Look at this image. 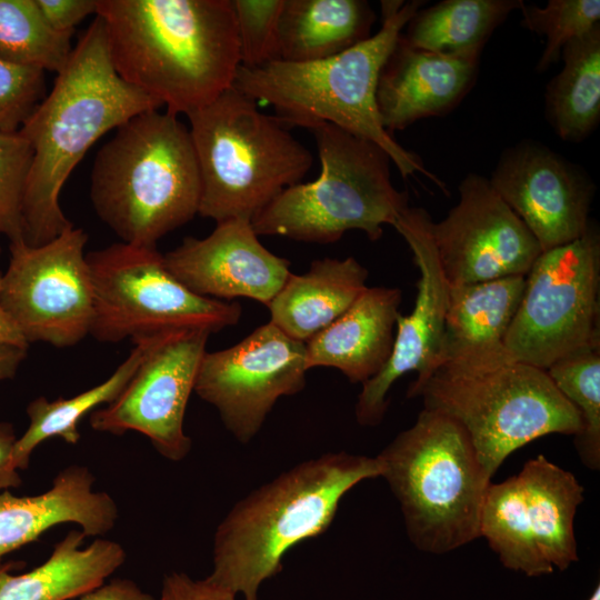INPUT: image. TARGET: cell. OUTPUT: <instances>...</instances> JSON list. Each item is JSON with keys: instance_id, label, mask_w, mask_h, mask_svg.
<instances>
[{"instance_id": "obj_18", "label": "cell", "mask_w": 600, "mask_h": 600, "mask_svg": "<svg viewBox=\"0 0 600 600\" xmlns=\"http://www.w3.org/2000/svg\"><path fill=\"white\" fill-rule=\"evenodd\" d=\"M488 180L542 251L580 238L590 224L592 180L537 141L523 140L506 149Z\"/></svg>"}, {"instance_id": "obj_4", "label": "cell", "mask_w": 600, "mask_h": 600, "mask_svg": "<svg viewBox=\"0 0 600 600\" xmlns=\"http://www.w3.org/2000/svg\"><path fill=\"white\" fill-rule=\"evenodd\" d=\"M381 476L378 459L332 452L307 460L240 500L218 526L206 579L243 600L282 569L296 544L324 532L344 494Z\"/></svg>"}, {"instance_id": "obj_15", "label": "cell", "mask_w": 600, "mask_h": 600, "mask_svg": "<svg viewBox=\"0 0 600 600\" xmlns=\"http://www.w3.org/2000/svg\"><path fill=\"white\" fill-rule=\"evenodd\" d=\"M308 370L306 342L268 322L230 348L206 351L194 392L217 409L237 440L248 443L279 398L303 389Z\"/></svg>"}, {"instance_id": "obj_27", "label": "cell", "mask_w": 600, "mask_h": 600, "mask_svg": "<svg viewBox=\"0 0 600 600\" xmlns=\"http://www.w3.org/2000/svg\"><path fill=\"white\" fill-rule=\"evenodd\" d=\"M563 67L546 91V114L556 133L580 142L600 120V24L567 43Z\"/></svg>"}, {"instance_id": "obj_43", "label": "cell", "mask_w": 600, "mask_h": 600, "mask_svg": "<svg viewBox=\"0 0 600 600\" xmlns=\"http://www.w3.org/2000/svg\"><path fill=\"white\" fill-rule=\"evenodd\" d=\"M0 253H1V248H0Z\"/></svg>"}, {"instance_id": "obj_31", "label": "cell", "mask_w": 600, "mask_h": 600, "mask_svg": "<svg viewBox=\"0 0 600 600\" xmlns=\"http://www.w3.org/2000/svg\"><path fill=\"white\" fill-rule=\"evenodd\" d=\"M559 392L574 407L581 430L574 447L582 463L600 469V340L583 346L546 369Z\"/></svg>"}, {"instance_id": "obj_7", "label": "cell", "mask_w": 600, "mask_h": 600, "mask_svg": "<svg viewBox=\"0 0 600 600\" xmlns=\"http://www.w3.org/2000/svg\"><path fill=\"white\" fill-rule=\"evenodd\" d=\"M376 458L418 550L443 554L480 537L491 477L453 419L423 408Z\"/></svg>"}, {"instance_id": "obj_3", "label": "cell", "mask_w": 600, "mask_h": 600, "mask_svg": "<svg viewBox=\"0 0 600 600\" xmlns=\"http://www.w3.org/2000/svg\"><path fill=\"white\" fill-rule=\"evenodd\" d=\"M422 3L381 1V27L368 39L321 60L240 66L233 87L256 102L271 106L282 123L310 131L331 123L372 141L388 153L403 178L422 173L444 190L420 158L383 128L376 101L381 69Z\"/></svg>"}, {"instance_id": "obj_8", "label": "cell", "mask_w": 600, "mask_h": 600, "mask_svg": "<svg viewBox=\"0 0 600 600\" xmlns=\"http://www.w3.org/2000/svg\"><path fill=\"white\" fill-rule=\"evenodd\" d=\"M321 163L319 177L284 189L252 221L258 236L331 243L349 230L374 241L393 226L408 193L392 183L388 153L377 143L331 123L311 130Z\"/></svg>"}, {"instance_id": "obj_17", "label": "cell", "mask_w": 600, "mask_h": 600, "mask_svg": "<svg viewBox=\"0 0 600 600\" xmlns=\"http://www.w3.org/2000/svg\"><path fill=\"white\" fill-rule=\"evenodd\" d=\"M431 224L427 210L408 207L392 226L413 253L420 272L418 292L412 311L397 318L388 362L362 383L354 410L361 426L372 427L382 421L389 404L387 396L400 377L414 371L416 380H423L440 366L449 283L438 259Z\"/></svg>"}, {"instance_id": "obj_33", "label": "cell", "mask_w": 600, "mask_h": 600, "mask_svg": "<svg viewBox=\"0 0 600 600\" xmlns=\"http://www.w3.org/2000/svg\"><path fill=\"white\" fill-rule=\"evenodd\" d=\"M32 148L19 133L0 132V234L23 239V199Z\"/></svg>"}, {"instance_id": "obj_35", "label": "cell", "mask_w": 600, "mask_h": 600, "mask_svg": "<svg viewBox=\"0 0 600 600\" xmlns=\"http://www.w3.org/2000/svg\"><path fill=\"white\" fill-rule=\"evenodd\" d=\"M44 71L0 60V132H16L46 97Z\"/></svg>"}, {"instance_id": "obj_39", "label": "cell", "mask_w": 600, "mask_h": 600, "mask_svg": "<svg viewBox=\"0 0 600 600\" xmlns=\"http://www.w3.org/2000/svg\"><path fill=\"white\" fill-rule=\"evenodd\" d=\"M16 441L13 424L0 422V492L22 483L12 456Z\"/></svg>"}, {"instance_id": "obj_20", "label": "cell", "mask_w": 600, "mask_h": 600, "mask_svg": "<svg viewBox=\"0 0 600 600\" xmlns=\"http://www.w3.org/2000/svg\"><path fill=\"white\" fill-rule=\"evenodd\" d=\"M481 50L440 53L413 48L400 38L381 69L376 101L391 133L452 110L471 89Z\"/></svg>"}, {"instance_id": "obj_23", "label": "cell", "mask_w": 600, "mask_h": 600, "mask_svg": "<svg viewBox=\"0 0 600 600\" xmlns=\"http://www.w3.org/2000/svg\"><path fill=\"white\" fill-rule=\"evenodd\" d=\"M402 292L367 287L331 324L306 342L307 367H332L349 381L364 383L392 352Z\"/></svg>"}, {"instance_id": "obj_5", "label": "cell", "mask_w": 600, "mask_h": 600, "mask_svg": "<svg viewBox=\"0 0 600 600\" xmlns=\"http://www.w3.org/2000/svg\"><path fill=\"white\" fill-rule=\"evenodd\" d=\"M90 198L122 242L157 247L199 211L201 179L189 128L159 110L118 127L96 156Z\"/></svg>"}, {"instance_id": "obj_40", "label": "cell", "mask_w": 600, "mask_h": 600, "mask_svg": "<svg viewBox=\"0 0 600 600\" xmlns=\"http://www.w3.org/2000/svg\"><path fill=\"white\" fill-rule=\"evenodd\" d=\"M28 348L0 342V382L12 379L27 356Z\"/></svg>"}, {"instance_id": "obj_37", "label": "cell", "mask_w": 600, "mask_h": 600, "mask_svg": "<svg viewBox=\"0 0 600 600\" xmlns=\"http://www.w3.org/2000/svg\"><path fill=\"white\" fill-rule=\"evenodd\" d=\"M44 19L59 32L73 33L88 16L97 14V0H36Z\"/></svg>"}, {"instance_id": "obj_26", "label": "cell", "mask_w": 600, "mask_h": 600, "mask_svg": "<svg viewBox=\"0 0 600 600\" xmlns=\"http://www.w3.org/2000/svg\"><path fill=\"white\" fill-rule=\"evenodd\" d=\"M374 18L362 0H284L277 60L309 62L341 53L370 37Z\"/></svg>"}, {"instance_id": "obj_6", "label": "cell", "mask_w": 600, "mask_h": 600, "mask_svg": "<svg viewBox=\"0 0 600 600\" xmlns=\"http://www.w3.org/2000/svg\"><path fill=\"white\" fill-rule=\"evenodd\" d=\"M201 179L198 214L252 221L313 163L282 122L233 86L187 114Z\"/></svg>"}, {"instance_id": "obj_32", "label": "cell", "mask_w": 600, "mask_h": 600, "mask_svg": "<svg viewBox=\"0 0 600 600\" xmlns=\"http://www.w3.org/2000/svg\"><path fill=\"white\" fill-rule=\"evenodd\" d=\"M521 24L546 37L537 69L547 70L561 57L563 47L599 26V0H549L544 7L521 3Z\"/></svg>"}, {"instance_id": "obj_9", "label": "cell", "mask_w": 600, "mask_h": 600, "mask_svg": "<svg viewBox=\"0 0 600 600\" xmlns=\"http://www.w3.org/2000/svg\"><path fill=\"white\" fill-rule=\"evenodd\" d=\"M408 398L453 419L467 433L492 478L502 462L529 442L552 433L577 436L581 419L546 370L519 361L453 372L436 369L414 380Z\"/></svg>"}, {"instance_id": "obj_42", "label": "cell", "mask_w": 600, "mask_h": 600, "mask_svg": "<svg viewBox=\"0 0 600 600\" xmlns=\"http://www.w3.org/2000/svg\"><path fill=\"white\" fill-rule=\"evenodd\" d=\"M588 600H600V586H599V583L593 589V591L590 594V597L588 598Z\"/></svg>"}, {"instance_id": "obj_25", "label": "cell", "mask_w": 600, "mask_h": 600, "mask_svg": "<svg viewBox=\"0 0 600 600\" xmlns=\"http://www.w3.org/2000/svg\"><path fill=\"white\" fill-rule=\"evenodd\" d=\"M81 530H71L50 557L34 569L10 573L13 563L0 564V600H70L102 584L124 560L116 541L97 539L82 548Z\"/></svg>"}, {"instance_id": "obj_10", "label": "cell", "mask_w": 600, "mask_h": 600, "mask_svg": "<svg viewBox=\"0 0 600 600\" xmlns=\"http://www.w3.org/2000/svg\"><path fill=\"white\" fill-rule=\"evenodd\" d=\"M87 261L93 288L90 334L100 342L183 330L212 334L241 318L237 301L202 297L182 284L157 247L113 243L90 251Z\"/></svg>"}, {"instance_id": "obj_13", "label": "cell", "mask_w": 600, "mask_h": 600, "mask_svg": "<svg viewBox=\"0 0 600 600\" xmlns=\"http://www.w3.org/2000/svg\"><path fill=\"white\" fill-rule=\"evenodd\" d=\"M88 234L67 228L41 246L10 241L0 303L28 344H78L90 334L93 288L84 253Z\"/></svg>"}, {"instance_id": "obj_24", "label": "cell", "mask_w": 600, "mask_h": 600, "mask_svg": "<svg viewBox=\"0 0 600 600\" xmlns=\"http://www.w3.org/2000/svg\"><path fill=\"white\" fill-rule=\"evenodd\" d=\"M368 270L353 257L323 258L302 274L290 273L267 306L270 321L307 342L337 320L364 291Z\"/></svg>"}, {"instance_id": "obj_21", "label": "cell", "mask_w": 600, "mask_h": 600, "mask_svg": "<svg viewBox=\"0 0 600 600\" xmlns=\"http://www.w3.org/2000/svg\"><path fill=\"white\" fill-rule=\"evenodd\" d=\"M526 277L449 286L441 360L437 369L472 372L516 361L506 336L517 313Z\"/></svg>"}, {"instance_id": "obj_11", "label": "cell", "mask_w": 600, "mask_h": 600, "mask_svg": "<svg viewBox=\"0 0 600 600\" xmlns=\"http://www.w3.org/2000/svg\"><path fill=\"white\" fill-rule=\"evenodd\" d=\"M582 501L574 474L539 454L517 476L490 482L479 533L507 569L527 577L564 571L579 560L573 523Z\"/></svg>"}, {"instance_id": "obj_34", "label": "cell", "mask_w": 600, "mask_h": 600, "mask_svg": "<svg viewBox=\"0 0 600 600\" xmlns=\"http://www.w3.org/2000/svg\"><path fill=\"white\" fill-rule=\"evenodd\" d=\"M284 0H231L241 66L256 68L277 60L278 26Z\"/></svg>"}, {"instance_id": "obj_29", "label": "cell", "mask_w": 600, "mask_h": 600, "mask_svg": "<svg viewBox=\"0 0 600 600\" xmlns=\"http://www.w3.org/2000/svg\"><path fill=\"white\" fill-rule=\"evenodd\" d=\"M521 0H443L419 9L401 39L409 46L440 53L482 50L491 33L519 9Z\"/></svg>"}, {"instance_id": "obj_22", "label": "cell", "mask_w": 600, "mask_h": 600, "mask_svg": "<svg viewBox=\"0 0 600 600\" xmlns=\"http://www.w3.org/2000/svg\"><path fill=\"white\" fill-rule=\"evenodd\" d=\"M92 472L73 464L61 470L49 490L37 496L0 492V564L8 553L54 526L77 523L86 537L103 536L118 519L112 497L94 491Z\"/></svg>"}, {"instance_id": "obj_16", "label": "cell", "mask_w": 600, "mask_h": 600, "mask_svg": "<svg viewBox=\"0 0 600 600\" xmlns=\"http://www.w3.org/2000/svg\"><path fill=\"white\" fill-rule=\"evenodd\" d=\"M431 233L449 286L526 277L542 252L489 180L477 173L460 182L458 203L432 221Z\"/></svg>"}, {"instance_id": "obj_12", "label": "cell", "mask_w": 600, "mask_h": 600, "mask_svg": "<svg viewBox=\"0 0 600 600\" xmlns=\"http://www.w3.org/2000/svg\"><path fill=\"white\" fill-rule=\"evenodd\" d=\"M599 293L600 237L590 223L580 238L542 251L526 276L506 336L511 358L546 370L600 340Z\"/></svg>"}, {"instance_id": "obj_38", "label": "cell", "mask_w": 600, "mask_h": 600, "mask_svg": "<svg viewBox=\"0 0 600 600\" xmlns=\"http://www.w3.org/2000/svg\"><path fill=\"white\" fill-rule=\"evenodd\" d=\"M76 600H159L129 579H112L76 598Z\"/></svg>"}, {"instance_id": "obj_41", "label": "cell", "mask_w": 600, "mask_h": 600, "mask_svg": "<svg viewBox=\"0 0 600 600\" xmlns=\"http://www.w3.org/2000/svg\"><path fill=\"white\" fill-rule=\"evenodd\" d=\"M2 273L0 272V291H1ZM0 342L28 348L29 344L17 328L16 323L4 311L0 303Z\"/></svg>"}, {"instance_id": "obj_19", "label": "cell", "mask_w": 600, "mask_h": 600, "mask_svg": "<svg viewBox=\"0 0 600 600\" xmlns=\"http://www.w3.org/2000/svg\"><path fill=\"white\" fill-rule=\"evenodd\" d=\"M163 260L199 296L223 301L249 298L266 306L291 273L290 262L269 251L251 222L241 219L218 222L206 238H184Z\"/></svg>"}, {"instance_id": "obj_14", "label": "cell", "mask_w": 600, "mask_h": 600, "mask_svg": "<svg viewBox=\"0 0 600 600\" xmlns=\"http://www.w3.org/2000/svg\"><path fill=\"white\" fill-rule=\"evenodd\" d=\"M209 336L202 330L150 336L144 354L121 393L90 413L91 428L116 436L140 432L164 458L184 459L192 446L183 431L184 413Z\"/></svg>"}, {"instance_id": "obj_1", "label": "cell", "mask_w": 600, "mask_h": 600, "mask_svg": "<svg viewBox=\"0 0 600 600\" xmlns=\"http://www.w3.org/2000/svg\"><path fill=\"white\" fill-rule=\"evenodd\" d=\"M118 76L178 116L210 103L241 66L231 0H97Z\"/></svg>"}, {"instance_id": "obj_2", "label": "cell", "mask_w": 600, "mask_h": 600, "mask_svg": "<svg viewBox=\"0 0 600 600\" xmlns=\"http://www.w3.org/2000/svg\"><path fill=\"white\" fill-rule=\"evenodd\" d=\"M162 106L116 72L102 19L96 16L43 100L19 129L32 148L23 239L41 246L73 226L59 197L72 170L106 132Z\"/></svg>"}, {"instance_id": "obj_30", "label": "cell", "mask_w": 600, "mask_h": 600, "mask_svg": "<svg viewBox=\"0 0 600 600\" xmlns=\"http://www.w3.org/2000/svg\"><path fill=\"white\" fill-rule=\"evenodd\" d=\"M73 33L56 31L36 0H0V60L60 72L72 52Z\"/></svg>"}, {"instance_id": "obj_28", "label": "cell", "mask_w": 600, "mask_h": 600, "mask_svg": "<svg viewBox=\"0 0 600 600\" xmlns=\"http://www.w3.org/2000/svg\"><path fill=\"white\" fill-rule=\"evenodd\" d=\"M149 337L133 339V349L126 360L103 382L72 398L48 400L38 397L27 407L29 426L17 438L13 461L18 470H26L33 450L43 441L59 437L69 444L80 440L79 422L101 404L111 403L136 372L148 344Z\"/></svg>"}, {"instance_id": "obj_36", "label": "cell", "mask_w": 600, "mask_h": 600, "mask_svg": "<svg viewBox=\"0 0 600 600\" xmlns=\"http://www.w3.org/2000/svg\"><path fill=\"white\" fill-rule=\"evenodd\" d=\"M236 597L207 579L194 580L174 571L163 578L159 600H236Z\"/></svg>"}]
</instances>
